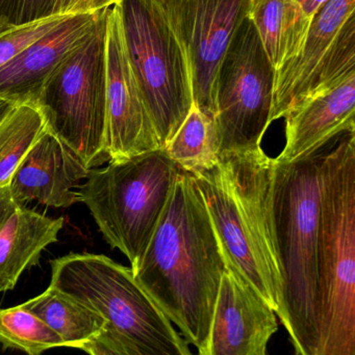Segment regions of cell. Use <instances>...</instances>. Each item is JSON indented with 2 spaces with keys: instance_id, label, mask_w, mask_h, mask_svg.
I'll return each mask as SVG.
<instances>
[{
  "instance_id": "52a82bcc",
  "label": "cell",
  "mask_w": 355,
  "mask_h": 355,
  "mask_svg": "<svg viewBox=\"0 0 355 355\" xmlns=\"http://www.w3.org/2000/svg\"><path fill=\"white\" fill-rule=\"evenodd\" d=\"M50 74L35 101L46 128L89 170L110 162L106 153V17Z\"/></svg>"
},
{
  "instance_id": "9a60e30c",
  "label": "cell",
  "mask_w": 355,
  "mask_h": 355,
  "mask_svg": "<svg viewBox=\"0 0 355 355\" xmlns=\"http://www.w3.org/2000/svg\"><path fill=\"white\" fill-rule=\"evenodd\" d=\"M88 173L83 160L45 127L15 171L8 188L17 206L37 200L44 206L68 208L81 202L79 189Z\"/></svg>"
},
{
  "instance_id": "ffe728a7",
  "label": "cell",
  "mask_w": 355,
  "mask_h": 355,
  "mask_svg": "<svg viewBox=\"0 0 355 355\" xmlns=\"http://www.w3.org/2000/svg\"><path fill=\"white\" fill-rule=\"evenodd\" d=\"M163 150L188 174L216 166L220 159L216 116L202 112L193 102L187 118Z\"/></svg>"
},
{
  "instance_id": "e0dca14e",
  "label": "cell",
  "mask_w": 355,
  "mask_h": 355,
  "mask_svg": "<svg viewBox=\"0 0 355 355\" xmlns=\"http://www.w3.org/2000/svg\"><path fill=\"white\" fill-rule=\"evenodd\" d=\"M64 219L17 206L0 230V293L16 287L22 273L39 263L42 252L58 241Z\"/></svg>"
},
{
  "instance_id": "2e32d148",
  "label": "cell",
  "mask_w": 355,
  "mask_h": 355,
  "mask_svg": "<svg viewBox=\"0 0 355 355\" xmlns=\"http://www.w3.org/2000/svg\"><path fill=\"white\" fill-rule=\"evenodd\" d=\"M104 10L67 17L51 31L1 67L0 97L18 103H35L48 77L85 39Z\"/></svg>"
},
{
  "instance_id": "ac0fdd59",
  "label": "cell",
  "mask_w": 355,
  "mask_h": 355,
  "mask_svg": "<svg viewBox=\"0 0 355 355\" xmlns=\"http://www.w3.org/2000/svg\"><path fill=\"white\" fill-rule=\"evenodd\" d=\"M247 17L275 72L304 47L313 20L295 0H249Z\"/></svg>"
},
{
  "instance_id": "484cf974",
  "label": "cell",
  "mask_w": 355,
  "mask_h": 355,
  "mask_svg": "<svg viewBox=\"0 0 355 355\" xmlns=\"http://www.w3.org/2000/svg\"><path fill=\"white\" fill-rule=\"evenodd\" d=\"M120 0H58L54 15L75 16L91 14L116 6Z\"/></svg>"
},
{
  "instance_id": "ba28073f",
  "label": "cell",
  "mask_w": 355,
  "mask_h": 355,
  "mask_svg": "<svg viewBox=\"0 0 355 355\" xmlns=\"http://www.w3.org/2000/svg\"><path fill=\"white\" fill-rule=\"evenodd\" d=\"M118 6L129 62L163 149L193 104L187 51L160 0H120Z\"/></svg>"
},
{
  "instance_id": "7a4b0ae2",
  "label": "cell",
  "mask_w": 355,
  "mask_h": 355,
  "mask_svg": "<svg viewBox=\"0 0 355 355\" xmlns=\"http://www.w3.org/2000/svg\"><path fill=\"white\" fill-rule=\"evenodd\" d=\"M275 158L262 147L220 156L189 174L218 235L227 268L276 312L283 277L275 223Z\"/></svg>"
},
{
  "instance_id": "d4e9b609",
  "label": "cell",
  "mask_w": 355,
  "mask_h": 355,
  "mask_svg": "<svg viewBox=\"0 0 355 355\" xmlns=\"http://www.w3.org/2000/svg\"><path fill=\"white\" fill-rule=\"evenodd\" d=\"M79 349L89 355H141L106 327L97 338L83 344Z\"/></svg>"
},
{
  "instance_id": "7c38bea8",
  "label": "cell",
  "mask_w": 355,
  "mask_h": 355,
  "mask_svg": "<svg viewBox=\"0 0 355 355\" xmlns=\"http://www.w3.org/2000/svg\"><path fill=\"white\" fill-rule=\"evenodd\" d=\"M162 149L133 74L118 3L106 17V153L120 160Z\"/></svg>"
},
{
  "instance_id": "30bf717a",
  "label": "cell",
  "mask_w": 355,
  "mask_h": 355,
  "mask_svg": "<svg viewBox=\"0 0 355 355\" xmlns=\"http://www.w3.org/2000/svg\"><path fill=\"white\" fill-rule=\"evenodd\" d=\"M355 71V0H329L304 47L275 72L271 123L313 92Z\"/></svg>"
},
{
  "instance_id": "8992f818",
  "label": "cell",
  "mask_w": 355,
  "mask_h": 355,
  "mask_svg": "<svg viewBox=\"0 0 355 355\" xmlns=\"http://www.w3.org/2000/svg\"><path fill=\"white\" fill-rule=\"evenodd\" d=\"M179 170L164 150L91 168L79 196L112 248L135 267L166 208Z\"/></svg>"
},
{
  "instance_id": "83f0119b",
  "label": "cell",
  "mask_w": 355,
  "mask_h": 355,
  "mask_svg": "<svg viewBox=\"0 0 355 355\" xmlns=\"http://www.w3.org/2000/svg\"><path fill=\"white\" fill-rule=\"evenodd\" d=\"M296 2L300 4L302 10L306 12V14L310 17L311 19L314 18L315 15L318 12V10L327 3L329 0H295Z\"/></svg>"
},
{
  "instance_id": "603a6c76",
  "label": "cell",
  "mask_w": 355,
  "mask_h": 355,
  "mask_svg": "<svg viewBox=\"0 0 355 355\" xmlns=\"http://www.w3.org/2000/svg\"><path fill=\"white\" fill-rule=\"evenodd\" d=\"M67 17L56 15L43 20L22 25L0 22V68L16 58L31 44L51 31Z\"/></svg>"
},
{
  "instance_id": "f1b7e54d",
  "label": "cell",
  "mask_w": 355,
  "mask_h": 355,
  "mask_svg": "<svg viewBox=\"0 0 355 355\" xmlns=\"http://www.w3.org/2000/svg\"><path fill=\"white\" fill-rule=\"evenodd\" d=\"M18 104V102L14 101V100L0 97V124L3 122L4 119L10 114V112H12Z\"/></svg>"
},
{
  "instance_id": "4fadbf2b",
  "label": "cell",
  "mask_w": 355,
  "mask_h": 355,
  "mask_svg": "<svg viewBox=\"0 0 355 355\" xmlns=\"http://www.w3.org/2000/svg\"><path fill=\"white\" fill-rule=\"evenodd\" d=\"M279 329L275 311L227 268L199 355H267Z\"/></svg>"
},
{
  "instance_id": "7402d4cb",
  "label": "cell",
  "mask_w": 355,
  "mask_h": 355,
  "mask_svg": "<svg viewBox=\"0 0 355 355\" xmlns=\"http://www.w3.org/2000/svg\"><path fill=\"white\" fill-rule=\"evenodd\" d=\"M0 344L3 349L21 350L27 355L65 347L62 339L23 304L0 308Z\"/></svg>"
},
{
  "instance_id": "44dd1931",
  "label": "cell",
  "mask_w": 355,
  "mask_h": 355,
  "mask_svg": "<svg viewBox=\"0 0 355 355\" xmlns=\"http://www.w3.org/2000/svg\"><path fill=\"white\" fill-rule=\"evenodd\" d=\"M46 124L35 103H19L0 124V187L8 185L15 171Z\"/></svg>"
},
{
  "instance_id": "cb8c5ba5",
  "label": "cell",
  "mask_w": 355,
  "mask_h": 355,
  "mask_svg": "<svg viewBox=\"0 0 355 355\" xmlns=\"http://www.w3.org/2000/svg\"><path fill=\"white\" fill-rule=\"evenodd\" d=\"M58 0H0V22L22 25L56 16Z\"/></svg>"
},
{
  "instance_id": "5bb4252c",
  "label": "cell",
  "mask_w": 355,
  "mask_h": 355,
  "mask_svg": "<svg viewBox=\"0 0 355 355\" xmlns=\"http://www.w3.org/2000/svg\"><path fill=\"white\" fill-rule=\"evenodd\" d=\"M355 71L300 100L285 118V147L275 158L287 164L322 150L333 137L355 132Z\"/></svg>"
},
{
  "instance_id": "9c48e42d",
  "label": "cell",
  "mask_w": 355,
  "mask_h": 355,
  "mask_svg": "<svg viewBox=\"0 0 355 355\" xmlns=\"http://www.w3.org/2000/svg\"><path fill=\"white\" fill-rule=\"evenodd\" d=\"M275 70L249 18L238 29L215 89L220 156L258 149L271 125Z\"/></svg>"
},
{
  "instance_id": "d6986e66",
  "label": "cell",
  "mask_w": 355,
  "mask_h": 355,
  "mask_svg": "<svg viewBox=\"0 0 355 355\" xmlns=\"http://www.w3.org/2000/svg\"><path fill=\"white\" fill-rule=\"evenodd\" d=\"M22 304L43 320L66 348L79 349L106 327V320L97 313L51 287Z\"/></svg>"
},
{
  "instance_id": "5b68a950",
  "label": "cell",
  "mask_w": 355,
  "mask_h": 355,
  "mask_svg": "<svg viewBox=\"0 0 355 355\" xmlns=\"http://www.w3.org/2000/svg\"><path fill=\"white\" fill-rule=\"evenodd\" d=\"M50 265L49 287L97 313L108 329L140 354L192 355L129 267L91 252H71Z\"/></svg>"
},
{
  "instance_id": "4316f807",
  "label": "cell",
  "mask_w": 355,
  "mask_h": 355,
  "mask_svg": "<svg viewBox=\"0 0 355 355\" xmlns=\"http://www.w3.org/2000/svg\"><path fill=\"white\" fill-rule=\"evenodd\" d=\"M16 207L17 205L15 204L10 196L8 185L0 187V230Z\"/></svg>"
},
{
  "instance_id": "6da1fadb",
  "label": "cell",
  "mask_w": 355,
  "mask_h": 355,
  "mask_svg": "<svg viewBox=\"0 0 355 355\" xmlns=\"http://www.w3.org/2000/svg\"><path fill=\"white\" fill-rule=\"evenodd\" d=\"M133 277L187 343L204 345L223 275L224 254L195 182L179 172Z\"/></svg>"
},
{
  "instance_id": "277c9868",
  "label": "cell",
  "mask_w": 355,
  "mask_h": 355,
  "mask_svg": "<svg viewBox=\"0 0 355 355\" xmlns=\"http://www.w3.org/2000/svg\"><path fill=\"white\" fill-rule=\"evenodd\" d=\"M341 137L321 164L316 355H355V132Z\"/></svg>"
},
{
  "instance_id": "3957f363",
  "label": "cell",
  "mask_w": 355,
  "mask_h": 355,
  "mask_svg": "<svg viewBox=\"0 0 355 355\" xmlns=\"http://www.w3.org/2000/svg\"><path fill=\"white\" fill-rule=\"evenodd\" d=\"M325 147L291 164H277L275 174V223L283 277L275 313L298 355H316L318 344L319 212Z\"/></svg>"
},
{
  "instance_id": "8fae6325",
  "label": "cell",
  "mask_w": 355,
  "mask_h": 355,
  "mask_svg": "<svg viewBox=\"0 0 355 355\" xmlns=\"http://www.w3.org/2000/svg\"><path fill=\"white\" fill-rule=\"evenodd\" d=\"M185 45L191 68L193 102L216 116L215 89L221 62L242 22L249 0H160Z\"/></svg>"
}]
</instances>
